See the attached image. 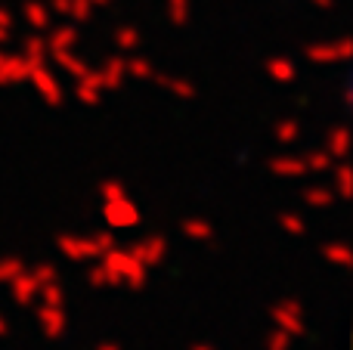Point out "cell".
Instances as JSON below:
<instances>
[{"mask_svg":"<svg viewBox=\"0 0 353 350\" xmlns=\"http://www.w3.org/2000/svg\"><path fill=\"white\" fill-rule=\"evenodd\" d=\"M28 78L34 81V84H37V90H41L43 96H47V103H53V105H59V103H62V90H59V87H56V81L47 74V68H43V62H41V65H31V68H28Z\"/></svg>","mask_w":353,"mask_h":350,"instance_id":"cell-1","label":"cell"},{"mask_svg":"<svg viewBox=\"0 0 353 350\" xmlns=\"http://www.w3.org/2000/svg\"><path fill=\"white\" fill-rule=\"evenodd\" d=\"M307 56L313 62H341L350 56V41H338V43H323V47H307Z\"/></svg>","mask_w":353,"mask_h":350,"instance_id":"cell-2","label":"cell"},{"mask_svg":"<svg viewBox=\"0 0 353 350\" xmlns=\"http://www.w3.org/2000/svg\"><path fill=\"white\" fill-rule=\"evenodd\" d=\"M59 248H62V254L65 258H72V260H81V258H99V248H97V242H84V239H72V236H62L59 239Z\"/></svg>","mask_w":353,"mask_h":350,"instance_id":"cell-3","label":"cell"},{"mask_svg":"<svg viewBox=\"0 0 353 350\" xmlns=\"http://www.w3.org/2000/svg\"><path fill=\"white\" fill-rule=\"evenodd\" d=\"M105 217H109L115 227H134L137 223V211L128 198H112V202L105 205Z\"/></svg>","mask_w":353,"mask_h":350,"instance_id":"cell-4","label":"cell"},{"mask_svg":"<svg viewBox=\"0 0 353 350\" xmlns=\"http://www.w3.org/2000/svg\"><path fill=\"white\" fill-rule=\"evenodd\" d=\"M22 78H28V62L22 56H0V84H16Z\"/></svg>","mask_w":353,"mask_h":350,"instance_id":"cell-5","label":"cell"},{"mask_svg":"<svg viewBox=\"0 0 353 350\" xmlns=\"http://www.w3.org/2000/svg\"><path fill=\"white\" fill-rule=\"evenodd\" d=\"M10 285H12V295H16L19 304H28L31 298L37 295V289H41V282L34 279V273H31V276H28V273H19Z\"/></svg>","mask_w":353,"mask_h":350,"instance_id":"cell-6","label":"cell"},{"mask_svg":"<svg viewBox=\"0 0 353 350\" xmlns=\"http://www.w3.org/2000/svg\"><path fill=\"white\" fill-rule=\"evenodd\" d=\"M130 254H134L140 264H159L161 254H165V239H149V242H143V245H137Z\"/></svg>","mask_w":353,"mask_h":350,"instance_id":"cell-7","label":"cell"},{"mask_svg":"<svg viewBox=\"0 0 353 350\" xmlns=\"http://www.w3.org/2000/svg\"><path fill=\"white\" fill-rule=\"evenodd\" d=\"M41 320H43V329H47V335L50 338H59L62 335V326H65V320H62V307H43V313H41Z\"/></svg>","mask_w":353,"mask_h":350,"instance_id":"cell-8","label":"cell"},{"mask_svg":"<svg viewBox=\"0 0 353 350\" xmlns=\"http://www.w3.org/2000/svg\"><path fill=\"white\" fill-rule=\"evenodd\" d=\"M128 72V68H124V59H112L109 65L103 68V72H99V78H103V87H109V90H115L118 84H121V74Z\"/></svg>","mask_w":353,"mask_h":350,"instance_id":"cell-9","label":"cell"},{"mask_svg":"<svg viewBox=\"0 0 353 350\" xmlns=\"http://www.w3.org/2000/svg\"><path fill=\"white\" fill-rule=\"evenodd\" d=\"M50 53H53V56H56V62H59V65L65 68V72H72L74 78H81V74H87V72H90V68H87L84 62H78V59H74V56L68 53V50H50Z\"/></svg>","mask_w":353,"mask_h":350,"instance_id":"cell-10","label":"cell"},{"mask_svg":"<svg viewBox=\"0 0 353 350\" xmlns=\"http://www.w3.org/2000/svg\"><path fill=\"white\" fill-rule=\"evenodd\" d=\"M267 68H270V74H273L279 84H292L294 81V65L288 59H270Z\"/></svg>","mask_w":353,"mask_h":350,"instance_id":"cell-11","label":"cell"},{"mask_svg":"<svg viewBox=\"0 0 353 350\" xmlns=\"http://www.w3.org/2000/svg\"><path fill=\"white\" fill-rule=\"evenodd\" d=\"M25 19H28L34 28H47V25H50L47 6H43V3H34V0H28V3H25Z\"/></svg>","mask_w":353,"mask_h":350,"instance_id":"cell-12","label":"cell"},{"mask_svg":"<svg viewBox=\"0 0 353 350\" xmlns=\"http://www.w3.org/2000/svg\"><path fill=\"white\" fill-rule=\"evenodd\" d=\"M74 41H78V31L65 25V28H59L53 37H50V50H68Z\"/></svg>","mask_w":353,"mask_h":350,"instance_id":"cell-13","label":"cell"},{"mask_svg":"<svg viewBox=\"0 0 353 350\" xmlns=\"http://www.w3.org/2000/svg\"><path fill=\"white\" fill-rule=\"evenodd\" d=\"M273 171L276 174H304L307 171V161L304 158H276L273 161Z\"/></svg>","mask_w":353,"mask_h":350,"instance_id":"cell-14","label":"cell"},{"mask_svg":"<svg viewBox=\"0 0 353 350\" xmlns=\"http://www.w3.org/2000/svg\"><path fill=\"white\" fill-rule=\"evenodd\" d=\"M25 50H28V59H25V62H28V68H31V65H41L43 56H47V47H43L41 37H28Z\"/></svg>","mask_w":353,"mask_h":350,"instance_id":"cell-15","label":"cell"},{"mask_svg":"<svg viewBox=\"0 0 353 350\" xmlns=\"http://www.w3.org/2000/svg\"><path fill=\"white\" fill-rule=\"evenodd\" d=\"M19 273H22V260H19V258L0 260V282H12Z\"/></svg>","mask_w":353,"mask_h":350,"instance_id":"cell-16","label":"cell"},{"mask_svg":"<svg viewBox=\"0 0 353 350\" xmlns=\"http://www.w3.org/2000/svg\"><path fill=\"white\" fill-rule=\"evenodd\" d=\"M124 68H128L130 74H137V78H155L152 65H149L146 59H130V62H124Z\"/></svg>","mask_w":353,"mask_h":350,"instance_id":"cell-17","label":"cell"},{"mask_svg":"<svg viewBox=\"0 0 353 350\" xmlns=\"http://www.w3.org/2000/svg\"><path fill=\"white\" fill-rule=\"evenodd\" d=\"M168 6H171V22L174 25H183L186 22V16H189V0H168Z\"/></svg>","mask_w":353,"mask_h":350,"instance_id":"cell-18","label":"cell"},{"mask_svg":"<svg viewBox=\"0 0 353 350\" xmlns=\"http://www.w3.org/2000/svg\"><path fill=\"white\" fill-rule=\"evenodd\" d=\"M276 320H279L282 326H285V332H288V335H301V322L294 320V316H288V313H285V307H276Z\"/></svg>","mask_w":353,"mask_h":350,"instance_id":"cell-19","label":"cell"},{"mask_svg":"<svg viewBox=\"0 0 353 350\" xmlns=\"http://www.w3.org/2000/svg\"><path fill=\"white\" fill-rule=\"evenodd\" d=\"M183 229H186V233L192 236V239H211V227H208V223L189 220V223H186V227H183Z\"/></svg>","mask_w":353,"mask_h":350,"instance_id":"cell-20","label":"cell"},{"mask_svg":"<svg viewBox=\"0 0 353 350\" xmlns=\"http://www.w3.org/2000/svg\"><path fill=\"white\" fill-rule=\"evenodd\" d=\"M43 298H47L50 307H59V304H62V289L56 282H47V285H43Z\"/></svg>","mask_w":353,"mask_h":350,"instance_id":"cell-21","label":"cell"},{"mask_svg":"<svg viewBox=\"0 0 353 350\" xmlns=\"http://www.w3.org/2000/svg\"><path fill=\"white\" fill-rule=\"evenodd\" d=\"M276 136H279V140H285V143H292L294 136H298V124H294V121H282L279 127H276Z\"/></svg>","mask_w":353,"mask_h":350,"instance_id":"cell-22","label":"cell"},{"mask_svg":"<svg viewBox=\"0 0 353 350\" xmlns=\"http://www.w3.org/2000/svg\"><path fill=\"white\" fill-rule=\"evenodd\" d=\"M137 41H140V37H137L134 28H121V31H118V47L130 50V47H137Z\"/></svg>","mask_w":353,"mask_h":350,"instance_id":"cell-23","label":"cell"},{"mask_svg":"<svg viewBox=\"0 0 353 350\" xmlns=\"http://www.w3.org/2000/svg\"><path fill=\"white\" fill-rule=\"evenodd\" d=\"M74 19H90V0H72V12Z\"/></svg>","mask_w":353,"mask_h":350,"instance_id":"cell-24","label":"cell"},{"mask_svg":"<svg viewBox=\"0 0 353 350\" xmlns=\"http://www.w3.org/2000/svg\"><path fill=\"white\" fill-rule=\"evenodd\" d=\"M344 146H347V134L335 130V136H332V155H344Z\"/></svg>","mask_w":353,"mask_h":350,"instance_id":"cell-25","label":"cell"},{"mask_svg":"<svg viewBox=\"0 0 353 350\" xmlns=\"http://www.w3.org/2000/svg\"><path fill=\"white\" fill-rule=\"evenodd\" d=\"M34 279H37L41 285L56 282V270H53V267H37V270H34Z\"/></svg>","mask_w":353,"mask_h":350,"instance_id":"cell-26","label":"cell"},{"mask_svg":"<svg viewBox=\"0 0 353 350\" xmlns=\"http://www.w3.org/2000/svg\"><path fill=\"white\" fill-rule=\"evenodd\" d=\"M325 258H332L335 264H347V248L332 245V248H325Z\"/></svg>","mask_w":353,"mask_h":350,"instance_id":"cell-27","label":"cell"},{"mask_svg":"<svg viewBox=\"0 0 353 350\" xmlns=\"http://www.w3.org/2000/svg\"><path fill=\"white\" fill-rule=\"evenodd\" d=\"M159 81H165V84L171 87L174 93H180V96H192V87H189L186 81H168V78H159Z\"/></svg>","mask_w":353,"mask_h":350,"instance_id":"cell-28","label":"cell"},{"mask_svg":"<svg viewBox=\"0 0 353 350\" xmlns=\"http://www.w3.org/2000/svg\"><path fill=\"white\" fill-rule=\"evenodd\" d=\"M307 202H310V205H332V192L313 189V192H307Z\"/></svg>","mask_w":353,"mask_h":350,"instance_id":"cell-29","label":"cell"},{"mask_svg":"<svg viewBox=\"0 0 353 350\" xmlns=\"http://www.w3.org/2000/svg\"><path fill=\"white\" fill-rule=\"evenodd\" d=\"M329 158H332V155H325V152L313 155V158L307 161V171H323V167H329Z\"/></svg>","mask_w":353,"mask_h":350,"instance_id":"cell-30","label":"cell"},{"mask_svg":"<svg viewBox=\"0 0 353 350\" xmlns=\"http://www.w3.org/2000/svg\"><path fill=\"white\" fill-rule=\"evenodd\" d=\"M103 196L112 202V198H124V192H121V186L118 183H103Z\"/></svg>","mask_w":353,"mask_h":350,"instance_id":"cell-31","label":"cell"},{"mask_svg":"<svg viewBox=\"0 0 353 350\" xmlns=\"http://www.w3.org/2000/svg\"><path fill=\"white\" fill-rule=\"evenodd\" d=\"M282 227H285L288 233H294V236H298V233H304V223H301V220H294V217H282Z\"/></svg>","mask_w":353,"mask_h":350,"instance_id":"cell-32","label":"cell"},{"mask_svg":"<svg viewBox=\"0 0 353 350\" xmlns=\"http://www.w3.org/2000/svg\"><path fill=\"white\" fill-rule=\"evenodd\" d=\"M285 347H288V332H282V335L276 332L273 341H270V350H285Z\"/></svg>","mask_w":353,"mask_h":350,"instance_id":"cell-33","label":"cell"},{"mask_svg":"<svg viewBox=\"0 0 353 350\" xmlns=\"http://www.w3.org/2000/svg\"><path fill=\"white\" fill-rule=\"evenodd\" d=\"M50 6H53L56 12H62V16H68V12H72V0H50Z\"/></svg>","mask_w":353,"mask_h":350,"instance_id":"cell-34","label":"cell"},{"mask_svg":"<svg viewBox=\"0 0 353 350\" xmlns=\"http://www.w3.org/2000/svg\"><path fill=\"white\" fill-rule=\"evenodd\" d=\"M347 180H350L347 167H341V171H338V189H341V192H347Z\"/></svg>","mask_w":353,"mask_h":350,"instance_id":"cell-35","label":"cell"},{"mask_svg":"<svg viewBox=\"0 0 353 350\" xmlns=\"http://www.w3.org/2000/svg\"><path fill=\"white\" fill-rule=\"evenodd\" d=\"M97 248H99V251H103V248H105V251H109V248H112V236H109V233H103V236H99V239H97Z\"/></svg>","mask_w":353,"mask_h":350,"instance_id":"cell-36","label":"cell"},{"mask_svg":"<svg viewBox=\"0 0 353 350\" xmlns=\"http://www.w3.org/2000/svg\"><path fill=\"white\" fill-rule=\"evenodd\" d=\"M10 25H12V16L3 10V6H0V28H10Z\"/></svg>","mask_w":353,"mask_h":350,"instance_id":"cell-37","label":"cell"},{"mask_svg":"<svg viewBox=\"0 0 353 350\" xmlns=\"http://www.w3.org/2000/svg\"><path fill=\"white\" fill-rule=\"evenodd\" d=\"M313 3L323 6V10H332V6H335V0H313Z\"/></svg>","mask_w":353,"mask_h":350,"instance_id":"cell-38","label":"cell"},{"mask_svg":"<svg viewBox=\"0 0 353 350\" xmlns=\"http://www.w3.org/2000/svg\"><path fill=\"white\" fill-rule=\"evenodd\" d=\"M6 31H10V28H0V43H3V41H10V34H6Z\"/></svg>","mask_w":353,"mask_h":350,"instance_id":"cell-39","label":"cell"},{"mask_svg":"<svg viewBox=\"0 0 353 350\" xmlns=\"http://www.w3.org/2000/svg\"><path fill=\"white\" fill-rule=\"evenodd\" d=\"M0 335H6V322L3 320H0Z\"/></svg>","mask_w":353,"mask_h":350,"instance_id":"cell-40","label":"cell"},{"mask_svg":"<svg viewBox=\"0 0 353 350\" xmlns=\"http://www.w3.org/2000/svg\"><path fill=\"white\" fill-rule=\"evenodd\" d=\"M99 350H118V347H112V344H109V347H99Z\"/></svg>","mask_w":353,"mask_h":350,"instance_id":"cell-41","label":"cell"},{"mask_svg":"<svg viewBox=\"0 0 353 350\" xmlns=\"http://www.w3.org/2000/svg\"><path fill=\"white\" fill-rule=\"evenodd\" d=\"M195 350H205V347H195Z\"/></svg>","mask_w":353,"mask_h":350,"instance_id":"cell-42","label":"cell"}]
</instances>
